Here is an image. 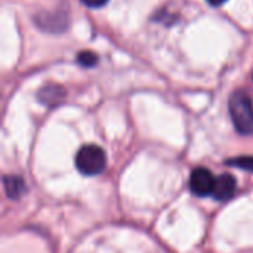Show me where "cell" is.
Wrapping results in <instances>:
<instances>
[{"label": "cell", "instance_id": "obj_1", "mask_svg": "<svg viewBox=\"0 0 253 253\" xmlns=\"http://www.w3.org/2000/svg\"><path fill=\"white\" fill-rule=\"evenodd\" d=\"M228 110L236 130L242 135H252L253 102L249 93L243 89L234 90L228 101Z\"/></svg>", "mask_w": 253, "mask_h": 253}, {"label": "cell", "instance_id": "obj_2", "mask_svg": "<svg viewBox=\"0 0 253 253\" xmlns=\"http://www.w3.org/2000/svg\"><path fill=\"white\" fill-rule=\"evenodd\" d=\"M76 166L79 172L86 176L99 175L107 166L105 151L98 145H84L79 150L76 156Z\"/></svg>", "mask_w": 253, "mask_h": 253}, {"label": "cell", "instance_id": "obj_3", "mask_svg": "<svg viewBox=\"0 0 253 253\" xmlns=\"http://www.w3.org/2000/svg\"><path fill=\"white\" fill-rule=\"evenodd\" d=\"M34 24L46 33L59 34L68 28L70 16L67 9H61V7L55 10H43L34 16Z\"/></svg>", "mask_w": 253, "mask_h": 253}, {"label": "cell", "instance_id": "obj_4", "mask_svg": "<svg viewBox=\"0 0 253 253\" xmlns=\"http://www.w3.org/2000/svg\"><path fill=\"white\" fill-rule=\"evenodd\" d=\"M216 178L206 168H197L190 176V190L197 197H208L213 194Z\"/></svg>", "mask_w": 253, "mask_h": 253}, {"label": "cell", "instance_id": "obj_5", "mask_svg": "<svg viewBox=\"0 0 253 253\" xmlns=\"http://www.w3.org/2000/svg\"><path fill=\"white\" fill-rule=\"evenodd\" d=\"M236 178L231 173H224L216 178L215 182V190H213V197L219 202H225L231 199L236 193Z\"/></svg>", "mask_w": 253, "mask_h": 253}, {"label": "cell", "instance_id": "obj_6", "mask_svg": "<svg viewBox=\"0 0 253 253\" xmlns=\"http://www.w3.org/2000/svg\"><path fill=\"white\" fill-rule=\"evenodd\" d=\"M65 89L61 86V84H56V83H49L46 86H43L39 93H37V98L42 104L47 105V107H55L58 105L59 102H62V99L65 98Z\"/></svg>", "mask_w": 253, "mask_h": 253}, {"label": "cell", "instance_id": "obj_7", "mask_svg": "<svg viewBox=\"0 0 253 253\" xmlns=\"http://www.w3.org/2000/svg\"><path fill=\"white\" fill-rule=\"evenodd\" d=\"M3 182H4L6 194H7V197H10V199H19V197L27 191L25 182H24V179H22L21 176L7 175V176H4Z\"/></svg>", "mask_w": 253, "mask_h": 253}, {"label": "cell", "instance_id": "obj_8", "mask_svg": "<svg viewBox=\"0 0 253 253\" xmlns=\"http://www.w3.org/2000/svg\"><path fill=\"white\" fill-rule=\"evenodd\" d=\"M77 62L84 68H92L98 64V55L90 50H83L77 55Z\"/></svg>", "mask_w": 253, "mask_h": 253}, {"label": "cell", "instance_id": "obj_9", "mask_svg": "<svg viewBox=\"0 0 253 253\" xmlns=\"http://www.w3.org/2000/svg\"><path fill=\"white\" fill-rule=\"evenodd\" d=\"M227 165L230 166H236V168H240L246 172H253V157H234V159H230L227 160Z\"/></svg>", "mask_w": 253, "mask_h": 253}, {"label": "cell", "instance_id": "obj_10", "mask_svg": "<svg viewBox=\"0 0 253 253\" xmlns=\"http://www.w3.org/2000/svg\"><path fill=\"white\" fill-rule=\"evenodd\" d=\"M82 3H83V4H86L87 7H93V9H96V7H102V6H105V4L108 3V0H82Z\"/></svg>", "mask_w": 253, "mask_h": 253}, {"label": "cell", "instance_id": "obj_11", "mask_svg": "<svg viewBox=\"0 0 253 253\" xmlns=\"http://www.w3.org/2000/svg\"><path fill=\"white\" fill-rule=\"evenodd\" d=\"M209 4H212V6H221V4H224L227 0H206Z\"/></svg>", "mask_w": 253, "mask_h": 253}]
</instances>
